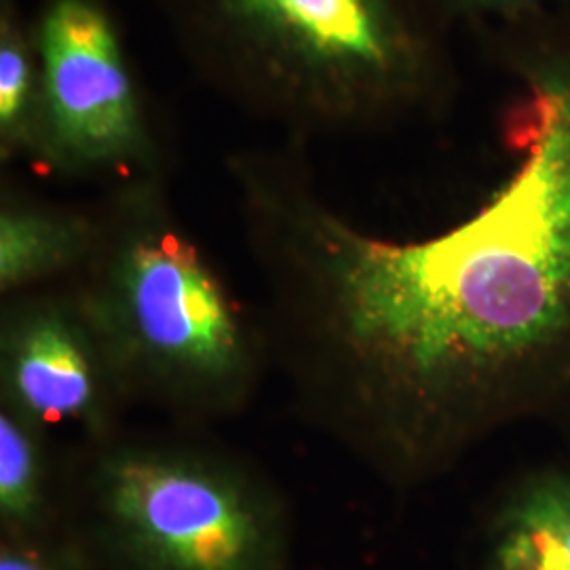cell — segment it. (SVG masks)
Wrapping results in <instances>:
<instances>
[{
  "mask_svg": "<svg viewBox=\"0 0 570 570\" xmlns=\"http://www.w3.org/2000/svg\"><path fill=\"white\" fill-rule=\"evenodd\" d=\"M505 134L520 165L428 242L367 237L284 197L275 332L306 406L395 482L570 397V9L522 26Z\"/></svg>",
  "mask_w": 570,
  "mask_h": 570,
  "instance_id": "obj_1",
  "label": "cell"
},
{
  "mask_svg": "<svg viewBox=\"0 0 570 570\" xmlns=\"http://www.w3.org/2000/svg\"><path fill=\"white\" fill-rule=\"evenodd\" d=\"M91 263L79 292L125 397L195 416L244 406L258 343L197 245L161 216L136 214Z\"/></svg>",
  "mask_w": 570,
  "mask_h": 570,
  "instance_id": "obj_2",
  "label": "cell"
},
{
  "mask_svg": "<svg viewBox=\"0 0 570 570\" xmlns=\"http://www.w3.org/2000/svg\"><path fill=\"white\" fill-rule=\"evenodd\" d=\"M79 548L106 570H287L289 530L279 497L242 463L134 442L96 454Z\"/></svg>",
  "mask_w": 570,
  "mask_h": 570,
  "instance_id": "obj_3",
  "label": "cell"
},
{
  "mask_svg": "<svg viewBox=\"0 0 570 570\" xmlns=\"http://www.w3.org/2000/svg\"><path fill=\"white\" fill-rule=\"evenodd\" d=\"M214 9L273 87L330 115L407 100L431 72L416 0H214Z\"/></svg>",
  "mask_w": 570,
  "mask_h": 570,
  "instance_id": "obj_4",
  "label": "cell"
},
{
  "mask_svg": "<svg viewBox=\"0 0 570 570\" xmlns=\"http://www.w3.org/2000/svg\"><path fill=\"white\" fill-rule=\"evenodd\" d=\"M42 153L63 167H115L142 125L112 21L98 0H53L39 30Z\"/></svg>",
  "mask_w": 570,
  "mask_h": 570,
  "instance_id": "obj_5",
  "label": "cell"
},
{
  "mask_svg": "<svg viewBox=\"0 0 570 570\" xmlns=\"http://www.w3.org/2000/svg\"><path fill=\"white\" fill-rule=\"evenodd\" d=\"M0 387L2 406L45 433L72 428L98 438L108 431L125 393L81 292L4 305Z\"/></svg>",
  "mask_w": 570,
  "mask_h": 570,
  "instance_id": "obj_6",
  "label": "cell"
},
{
  "mask_svg": "<svg viewBox=\"0 0 570 570\" xmlns=\"http://www.w3.org/2000/svg\"><path fill=\"white\" fill-rule=\"evenodd\" d=\"M96 226L45 205L4 202L0 212V292L21 294L94 258Z\"/></svg>",
  "mask_w": 570,
  "mask_h": 570,
  "instance_id": "obj_7",
  "label": "cell"
},
{
  "mask_svg": "<svg viewBox=\"0 0 570 570\" xmlns=\"http://www.w3.org/2000/svg\"><path fill=\"white\" fill-rule=\"evenodd\" d=\"M56 499L45 431L0 406V527L2 537H53Z\"/></svg>",
  "mask_w": 570,
  "mask_h": 570,
  "instance_id": "obj_8",
  "label": "cell"
},
{
  "mask_svg": "<svg viewBox=\"0 0 570 570\" xmlns=\"http://www.w3.org/2000/svg\"><path fill=\"white\" fill-rule=\"evenodd\" d=\"M489 570H570V480L550 478L503 513Z\"/></svg>",
  "mask_w": 570,
  "mask_h": 570,
  "instance_id": "obj_9",
  "label": "cell"
},
{
  "mask_svg": "<svg viewBox=\"0 0 570 570\" xmlns=\"http://www.w3.org/2000/svg\"><path fill=\"white\" fill-rule=\"evenodd\" d=\"M32 66L20 28L13 18L4 16L0 32V140L4 157L39 142V100Z\"/></svg>",
  "mask_w": 570,
  "mask_h": 570,
  "instance_id": "obj_10",
  "label": "cell"
},
{
  "mask_svg": "<svg viewBox=\"0 0 570 570\" xmlns=\"http://www.w3.org/2000/svg\"><path fill=\"white\" fill-rule=\"evenodd\" d=\"M87 567L89 560L79 543H63L53 537H2L0 570H87Z\"/></svg>",
  "mask_w": 570,
  "mask_h": 570,
  "instance_id": "obj_11",
  "label": "cell"
},
{
  "mask_svg": "<svg viewBox=\"0 0 570 570\" xmlns=\"http://www.w3.org/2000/svg\"><path fill=\"white\" fill-rule=\"evenodd\" d=\"M465 7L482 13L503 18L513 26L541 20L551 13L570 9V0H461Z\"/></svg>",
  "mask_w": 570,
  "mask_h": 570,
  "instance_id": "obj_12",
  "label": "cell"
}]
</instances>
